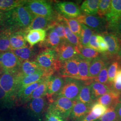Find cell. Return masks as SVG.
I'll return each instance as SVG.
<instances>
[{"instance_id":"cell-52","label":"cell","mask_w":121,"mask_h":121,"mask_svg":"<svg viewBox=\"0 0 121 121\" xmlns=\"http://www.w3.org/2000/svg\"><path fill=\"white\" fill-rule=\"evenodd\" d=\"M0 121H6L5 117L2 114H0Z\"/></svg>"},{"instance_id":"cell-46","label":"cell","mask_w":121,"mask_h":121,"mask_svg":"<svg viewBox=\"0 0 121 121\" xmlns=\"http://www.w3.org/2000/svg\"><path fill=\"white\" fill-rule=\"evenodd\" d=\"M97 41L99 52L106 54L108 52V46L101 35H97Z\"/></svg>"},{"instance_id":"cell-25","label":"cell","mask_w":121,"mask_h":121,"mask_svg":"<svg viewBox=\"0 0 121 121\" xmlns=\"http://www.w3.org/2000/svg\"><path fill=\"white\" fill-rule=\"evenodd\" d=\"M78 80L82 81H89L92 80L89 76V67L91 60L85 59L78 55Z\"/></svg>"},{"instance_id":"cell-18","label":"cell","mask_w":121,"mask_h":121,"mask_svg":"<svg viewBox=\"0 0 121 121\" xmlns=\"http://www.w3.org/2000/svg\"><path fill=\"white\" fill-rule=\"evenodd\" d=\"M106 17L108 26L115 23L121 18V0H111L110 9Z\"/></svg>"},{"instance_id":"cell-13","label":"cell","mask_w":121,"mask_h":121,"mask_svg":"<svg viewBox=\"0 0 121 121\" xmlns=\"http://www.w3.org/2000/svg\"><path fill=\"white\" fill-rule=\"evenodd\" d=\"M64 83V79L59 76H51L48 83L47 99L52 103L54 96H57V94L61 89Z\"/></svg>"},{"instance_id":"cell-33","label":"cell","mask_w":121,"mask_h":121,"mask_svg":"<svg viewBox=\"0 0 121 121\" xmlns=\"http://www.w3.org/2000/svg\"><path fill=\"white\" fill-rule=\"evenodd\" d=\"M78 56L80 57L92 60V59L99 56V52L88 47L81 46L78 48Z\"/></svg>"},{"instance_id":"cell-53","label":"cell","mask_w":121,"mask_h":121,"mask_svg":"<svg viewBox=\"0 0 121 121\" xmlns=\"http://www.w3.org/2000/svg\"><path fill=\"white\" fill-rule=\"evenodd\" d=\"M117 55H118L117 57L118 58V59H121V45H120V49H119V52H118V53Z\"/></svg>"},{"instance_id":"cell-50","label":"cell","mask_w":121,"mask_h":121,"mask_svg":"<svg viewBox=\"0 0 121 121\" xmlns=\"http://www.w3.org/2000/svg\"><path fill=\"white\" fill-rule=\"evenodd\" d=\"M5 11L0 10V29L4 27Z\"/></svg>"},{"instance_id":"cell-27","label":"cell","mask_w":121,"mask_h":121,"mask_svg":"<svg viewBox=\"0 0 121 121\" xmlns=\"http://www.w3.org/2000/svg\"><path fill=\"white\" fill-rule=\"evenodd\" d=\"M40 70H42L35 61L26 60L22 62L19 72L22 75L26 76L33 74Z\"/></svg>"},{"instance_id":"cell-26","label":"cell","mask_w":121,"mask_h":121,"mask_svg":"<svg viewBox=\"0 0 121 121\" xmlns=\"http://www.w3.org/2000/svg\"><path fill=\"white\" fill-rule=\"evenodd\" d=\"M17 57L23 62L26 60H30L34 58L36 52L33 47L27 45L25 47L11 50Z\"/></svg>"},{"instance_id":"cell-14","label":"cell","mask_w":121,"mask_h":121,"mask_svg":"<svg viewBox=\"0 0 121 121\" xmlns=\"http://www.w3.org/2000/svg\"><path fill=\"white\" fill-rule=\"evenodd\" d=\"M47 77H44L36 82L19 89L17 91L16 97V104H18L27 103L30 95L37 87L43 82Z\"/></svg>"},{"instance_id":"cell-41","label":"cell","mask_w":121,"mask_h":121,"mask_svg":"<svg viewBox=\"0 0 121 121\" xmlns=\"http://www.w3.org/2000/svg\"><path fill=\"white\" fill-rule=\"evenodd\" d=\"M119 66V62L117 60H115L112 61L108 67V86L110 87L111 86L112 84Z\"/></svg>"},{"instance_id":"cell-6","label":"cell","mask_w":121,"mask_h":121,"mask_svg":"<svg viewBox=\"0 0 121 121\" xmlns=\"http://www.w3.org/2000/svg\"><path fill=\"white\" fill-rule=\"evenodd\" d=\"M75 19L81 24L101 34L106 32L105 30L108 27V23L104 17L93 15H80Z\"/></svg>"},{"instance_id":"cell-30","label":"cell","mask_w":121,"mask_h":121,"mask_svg":"<svg viewBox=\"0 0 121 121\" xmlns=\"http://www.w3.org/2000/svg\"><path fill=\"white\" fill-rule=\"evenodd\" d=\"M99 0H86L83 2L81 9L87 15H93L97 13Z\"/></svg>"},{"instance_id":"cell-40","label":"cell","mask_w":121,"mask_h":121,"mask_svg":"<svg viewBox=\"0 0 121 121\" xmlns=\"http://www.w3.org/2000/svg\"><path fill=\"white\" fill-rule=\"evenodd\" d=\"M50 29H52L54 31H55L58 35V36L60 38L61 41L66 40L65 35V22L63 20V16L62 19L56 22L52 26Z\"/></svg>"},{"instance_id":"cell-9","label":"cell","mask_w":121,"mask_h":121,"mask_svg":"<svg viewBox=\"0 0 121 121\" xmlns=\"http://www.w3.org/2000/svg\"><path fill=\"white\" fill-rule=\"evenodd\" d=\"M54 50L57 59L60 62L72 59L78 55V48L66 40L61 41L59 46Z\"/></svg>"},{"instance_id":"cell-51","label":"cell","mask_w":121,"mask_h":121,"mask_svg":"<svg viewBox=\"0 0 121 121\" xmlns=\"http://www.w3.org/2000/svg\"><path fill=\"white\" fill-rule=\"evenodd\" d=\"M115 110L117 112L119 121H121V102H119L115 107Z\"/></svg>"},{"instance_id":"cell-47","label":"cell","mask_w":121,"mask_h":121,"mask_svg":"<svg viewBox=\"0 0 121 121\" xmlns=\"http://www.w3.org/2000/svg\"><path fill=\"white\" fill-rule=\"evenodd\" d=\"M108 28L112 30L114 35L121 40V18L115 23L108 26Z\"/></svg>"},{"instance_id":"cell-16","label":"cell","mask_w":121,"mask_h":121,"mask_svg":"<svg viewBox=\"0 0 121 121\" xmlns=\"http://www.w3.org/2000/svg\"><path fill=\"white\" fill-rule=\"evenodd\" d=\"M91 105L83 104L75 100L70 112L69 118L72 121H77L91 111Z\"/></svg>"},{"instance_id":"cell-29","label":"cell","mask_w":121,"mask_h":121,"mask_svg":"<svg viewBox=\"0 0 121 121\" xmlns=\"http://www.w3.org/2000/svg\"><path fill=\"white\" fill-rule=\"evenodd\" d=\"M90 86L92 96L95 101L99 97L108 93L111 90L110 87L108 85L95 81L91 82Z\"/></svg>"},{"instance_id":"cell-48","label":"cell","mask_w":121,"mask_h":121,"mask_svg":"<svg viewBox=\"0 0 121 121\" xmlns=\"http://www.w3.org/2000/svg\"><path fill=\"white\" fill-rule=\"evenodd\" d=\"M87 47L99 52V49L97 41V35L95 34V32H94L91 36Z\"/></svg>"},{"instance_id":"cell-35","label":"cell","mask_w":121,"mask_h":121,"mask_svg":"<svg viewBox=\"0 0 121 121\" xmlns=\"http://www.w3.org/2000/svg\"><path fill=\"white\" fill-rule=\"evenodd\" d=\"M82 30L79 40L81 45L82 47H87L91 36L95 32L87 26L81 24Z\"/></svg>"},{"instance_id":"cell-3","label":"cell","mask_w":121,"mask_h":121,"mask_svg":"<svg viewBox=\"0 0 121 121\" xmlns=\"http://www.w3.org/2000/svg\"><path fill=\"white\" fill-rule=\"evenodd\" d=\"M20 74L19 71L4 70L0 75V86L7 94L15 101V103Z\"/></svg>"},{"instance_id":"cell-24","label":"cell","mask_w":121,"mask_h":121,"mask_svg":"<svg viewBox=\"0 0 121 121\" xmlns=\"http://www.w3.org/2000/svg\"><path fill=\"white\" fill-rule=\"evenodd\" d=\"M108 63L105 58L97 57L91 61L89 67V76L91 79L97 77L105 65Z\"/></svg>"},{"instance_id":"cell-21","label":"cell","mask_w":121,"mask_h":121,"mask_svg":"<svg viewBox=\"0 0 121 121\" xmlns=\"http://www.w3.org/2000/svg\"><path fill=\"white\" fill-rule=\"evenodd\" d=\"M47 35L45 29H37L29 30L26 35V42L29 44L30 47H33L36 44L43 42Z\"/></svg>"},{"instance_id":"cell-42","label":"cell","mask_w":121,"mask_h":121,"mask_svg":"<svg viewBox=\"0 0 121 121\" xmlns=\"http://www.w3.org/2000/svg\"><path fill=\"white\" fill-rule=\"evenodd\" d=\"M108 64L105 65L103 68L101 69L99 74L97 77L94 79V81L96 82H99L102 84L108 85Z\"/></svg>"},{"instance_id":"cell-31","label":"cell","mask_w":121,"mask_h":121,"mask_svg":"<svg viewBox=\"0 0 121 121\" xmlns=\"http://www.w3.org/2000/svg\"><path fill=\"white\" fill-rule=\"evenodd\" d=\"M27 1L24 0H0V10L6 12L17 7L24 6Z\"/></svg>"},{"instance_id":"cell-20","label":"cell","mask_w":121,"mask_h":121,"mask_svg":"<svg viewBox=\"0 0 121 121\" xmlns=\"http://www.w3.org/2000/svg\"><path fill=\"white\" fill-rule=\"evenodd\" d=\"M26 34L25 31H17L11 34L9 38L11 50L25 47L27 45L26 39Z\"/></svg>"},{"instance_id":"cell-44","label":"cell","mask_w":121,"mask_h":121,"mask_svg":"<svg viewBox=\"0 0 121 121\" xmlns=\"http://www.w3.org/2000/svg\"><path fill=\"white\" fill-rule=\"evenodd\" d=\"M107 109V107L97 102H95L91 105V110L97 117H100L102 116Z\"/></svg>"},{"instance_id":"cell-54","label":"cell","mask_w":121,"mask_h":121,"mask_svg":"<svg viewBox=\"0 0 121 121\" xmlns=\"http://www.w3.org/2000/svg\"><path fill=\"white\" fill-rule=\"evenodd\" d=\"M9 121H23L20 120V119L15 118V117H13V118H12L11 119H10Z\"/></svg>"},{"instance_id":"cell-8","label":"cell","mask_w":121,"mask_h":121,"mask_svg":"<svg viewBox=\"0 0 121 121\" xmlns=\"http://www.w3.org/2000/svg\"><path fill=\"white\" fill-rule=\"evenodd\" d=\"M75 101H72L64 96H58L49 104L48 108L54 110L65 119L69 117Z\"/></svg>"},{"instance_id":"cell-19","label":"cell","mask_w":121,"mask_h":121,"mask_svg":"<svg viewBox=\"0 0 121 121\" xmlns=\"http://www.w3.org/2000/svg\"><path fill=\"white\" fill-rule=\"evenodd\" d=\"M121 93H118L111 89L108 93L105 94L98 98L96 101L104 106L108 107H115L120 102Z\"/></svg>"},{"instance_id":"cell-34","label":"cell","mask_w":121,"mask_h":121,"mask_svg":"<svg viewBox=\"0 0 121 121\" xmlns=\"http://www.w3.org/2000/svg\"><path fill=\"white\" fill-rule=\"evenodd\" d=\"M15 104V101L7 94L0 85V107L2 108H10Z\"/></svg>"},{"instance_id":"cell-38","label":"cell","mask_w":121,"mask_h":121,"mask_svg":"<svg viewBox=\"0 0 121 121\" xmlns=\"http://www.w3.org/2000/svg\"><path fill=\"white\" fill-rule=\"evenodd\" d=\"M115 108L108 107L106 112L97 120L99 121H119Z\"/></svg>"},{"instance_id":"cell-56","label":"cell","mask_w":121,"mask_h":121,"mask_svg":"<svg viewBox=\"0 0 121 121\" xmlns=\"http://www.w3.org/2000/svg\"><path fill=\"white\" fill-rule=\"evenodd\" d=\"M120 102H121V97H120Z\"/></svg>"},{"instance_id":"cell-36","label":"cell","mask_w":121,"mask_h":121,"mask_svg":"<svg viewBox=\"0 0 121 121\" xmlns=\"http://www.w3.org/2000/svg\"><path fill=\"white\" fill-rule=\"evenodd\" d=\"M63 20L68 26L70 30L79 38L82 30L81 24L76 19H68L63 16Z\"/></svg>"},{"instance_id":"cell-17","label":"cell","mask_w":121,"mask_h":121,"mask_svg":"<svg viewBox=\"0 0 121 121\" xmlns=\"http://www.w3.org/2000/svg\"><path fill=\"white\" fill-rule=\"evenodd\" d=\"M47 77H49V76L43 70H40L29 75L23 76L21 74L18 80V90L20 88L36 82L41 79Z\"/></svg>"},{"instance_id":"cell-55","label":"cell","mask_w":121,"mask_h":121,"mask_svg":"<svg viewBox=\"0 0 121 121\" xmlns=\"http://www.w3.org/2000/svg\"><path fill=\"white\" fill-rule=\"evenodd\" d=\"M4 69H3V68L1 67V66L0 65V75L2 73V72L4 71Z\"/></svg>"},{"instance_id":"cell-45","label":"cell","mask_w":121,"mask_h":121,"mask_svg":"<svg viewBox=\"0 0 121 121\" xmlns=\"http://www.w3.org/2000/svg\"><path fill=\"white\" fill-rule=\"evenodd\" d=\"M110 88L113 91L121 93V68L117 71Z\"/></svg>"},{"instance_id":"cell-1","label":"cell","mask_w":121,"mask_h":121,"mask_svg":"<svg viewBox=\"0 0 121 121\" xmlns=\"http://www.w3.org/2000/svg\"><path fill=\"white\" fill-rule=\"evenodd\" d=\"M34 17L35 15L24 5L17 7L5 12L4 27L13 32L26 31Z\"/></svg>"},{"instance_id":"cell-49","label":"cell","mask_w":121,"mask_h":121,"mask_svg":"<svg viewBox=\"0 0 121 121\" xmlns=\"http://www.w3.org/2000/svg\"><path fill=\"white\" fill-rule=\"evenodd\" d=\"M99 117L96 116L91 111L77 121H94L98 119Z\"/></svg>"},{"instance_id":"cell-43","label":"cell","mask_w":121,"mask_h":121,"mask_svg":"<svg viewBox=\"0 0 121 121\" xmlns=\"http://www.w3.org/2000/svg\"><path fill=\"white\" fill-rule=\"evenodd\" d=\"M45 117V121H65V119L59 113L48 107Z\"/></svg>"},{"instance_id":"cell-11","label":"cell","mask_w":121,"mask_h":121,"mask_svg":"<svg viewBox=\"0 0 121 121\" xmlns=\"http://www.w3.org/2000/svg\"><path fill=\"white\" fill-rule=\"evenodd\" d=\"M78 56L72 59L61 63L60 68L58 71L60 76L65 78L68 77L78 79Z\"/></svg>"},{"instance_id":"cell-22","label":"cell","mask_w":121,"mask_h":121,"mask_svg":"<svg viewBox=\"0 0 121 121\" xmlns=\"http://www.w3.org/2000/svg\"><path fill=\"white\" fill-rule=\"evenodd\" d=\"M60 42L61 39L55 31L50 29L47 33L45 40L39 43V46L46 49H55L59 46Z\"/></svg>"},{"instance_id":"cell-57","label":"cell","mask_w":121,"mask_h":121,"mask_svg":"<svg viewBox=\"0 0 121 121\" xmlns=\"http://www.w3.org/2000/svg\"><path fill=\"white\" fill-rule=\"evenodd\" d=\"M98 121V120H97H97H95V121Z\"/></svg>"},{"instance_id":"cell-15","label":"cell","mask_w":121,"mask_h":121,"mask_svg":"<svg viewBox=\"0 0 121 121\" xmlns=\"http://www.w3.org/2000/svg\"><path fill=\"white\" fill-rule=\"evenodd\" d=\"M101 35L108 46V52L105 54V55L111 56L117 54L121 45V41L114 34L107 31L103 33Z\"/></svg>"},{"instance_id":"cell-23","label":"cell","mask_w":121,"mask_h":121,"mask_svg":"<svg viewBox=\"0 0 121 121\" xmlns=\"http://www.w3.org/2000/svg\"><path fill=\"white\" fill-rule=\"evenodd\" d=\"M91 82L92 81L89 80L84 83L78 95L77 100L83 104L91 105L95 102L91 91L90 84Z\"/></svg>"},{"instance_id":"cell-10","label":"cell","mask_w":121,"mask_h":121,"mask_svg":"<svg viewBox=\"0 0 121 121\" xmlns=\"http://www.w3.org/2000/svg\"><path fill=\"white\" fill-rule=\"evenodd\" d=\"M22 62L11 51L0 53V65L4 70L19 71Z\"/></svg>"},{"instance_id":"cell-39","label":"cell","mask_w":121,"mask_h":121,"mask_svg":"<svg viewBox=\"0 0 121 121\" xmlns=\"http://www.w3.org/2000/svg\"><path fill=\"white\" fill-rule=\"evenodd\" d=\"M111 0H99L97 13L99 17H103L109 13L111 7Z\"/></svg>"},{"instance_id":"cell-7","label":"cell","mask_w":121,"mask_h":121,"mask_svg":"<svg viewBox=\"0 0 121 121\" xmlns=\"http://www.w3.org/2000/svg\"><path fill=\"white\" fill-rule=\"evenodd\" d=\"M47 105V99L43 97L30 100L27 103L26 108L30 117L40 120Z\"/></svg>"},{"instance_id":"cell-5","label":"cell","mask_w":121,"mask_h":121,"mask_svg":"<svg viewBox=\"0 0 121 121\" xmlns=\"http://www.w3.org/2000/svg\"><path fill=\"white\" fill-rule=\"evenodd\" d=\"M25 6L35 16L50 17L56 15L51 3L43 0H27Z\"/></svg>"},{"instance_id":"cell-2","label":"cell","mask_w":121,"mask_h":121,"mask_svg":"<svg viewBox=\"0 0 121 121\" xmlns=\"http://www.w3.org/2000/svg\"><path fill=\"white\" fill-rule=\"evenodd\" d=\"M35 61L49 76L59 71L61 63L57 59L56 51L52 49H45L39 52Z\"/></svg>"},{"instance_id":"cell-32","label":"cell","mask_w":121,"mask_h":121,"mask_svg":"<svg viewBox=\"0 0 121 121\" xmlns=\"http://www.w3.org/2000/svg\"><path fill=\"white\" fill-rule=\"evenodd\" d=\"M50 77L46 78L43 82L37 87L29 98L27 102L31 99L43 97L46 95L48 90V83Z\"/></svg>"},{"instance_id":"cell-28","label":"cell","mask_w":121,"mask_h":121,"mask_svg":"<svg viewBox=\"0 0 121 121\" xmlns=\"http://www.w3.org/2000/svg\"><path fill=\"white\" fill-rule=\"evenodd\" d=\"M13 32L5 27L0 29V53L11 51L9 38Z\"/></svg>"},{"instance_id":"cell-12","label":"cell","mask_w":121,"mask_h":121,"mask_svg":"<svg viewBox=\"0 0 121 121\" xmlns=\"http://www.w3.org/2000/svg\"><path fill=\"white\" fill-rule=\"evenodd\" d=\"M55 6L56 10L66 18L73 19L81 15V10L78 5L72 2H60Z\"/></svg>"},{"instance_id":"cell-37","label":"cell","mask_w":121,"mask_h":121,"mask_svg":"<svg viewBox=\"0 0 121 121\" xmlns=\"http://www.w3.org/2000/svg\"><path fill=\"white\" fill-rule=\"evenodd\" d=\"M65 31L66 40L68 42L77 48L82 46L80 43L79 38L70 30L69 28L65 22Z\"/></svg>"},{"instance_id":"cell-4","label":"cell","mask_w":121,"mask_h":121,"mask_svg":"<svg viewBox=\"0 0 121 121\" xmlns=\"http://www.w3.org/2000/svg\"><path fill=\"white\" fill-rule=\"evenodd\" d=\"M84 82L83 81L66 77L61 89L57 94L58 96H64L72 101L76 100Z\"/></svg>"}]
</instances>
